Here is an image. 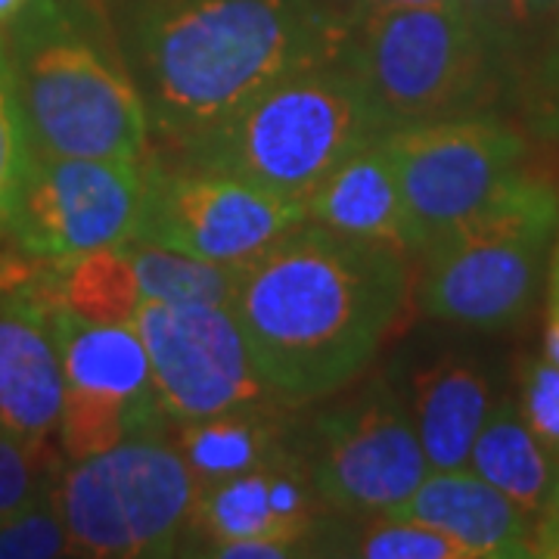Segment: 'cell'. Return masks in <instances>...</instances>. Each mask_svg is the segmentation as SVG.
Wrapping results in <instances>:
<instances>
[{"label": "cell", "mask_w": 559, "mask_h": 559, "mask_svg": "<svg viewBox=\"0 0 559 559\" xmlns=\"http://www.w3.org/2000/svg\"><path fill=\"white\" fill-rule=\"evenodd\" d=\"M47 274L0 289V426L28 439L57 436L66 392L57 336L60 301Z\"/></svg>", "instance_id": "obj_14"}, {"label": "cell", "mask_w": 559, "mask_h": 559, "mask_svg": "<svg viewBox=\"0 0 559 559\" xmlns=\"http://www.w3.org/2000/svg\"><path fill=\"white\" fill-rule=\"evenodd\" d=\"M28 3H35V0H0V25H10Z\"/></svg>", "instance_id": "obj_34"}, {"label": "cell", "mask_w": 559, "mask_h": 559, "mask_svg": "<svg viewBox=\"0 0 559 559\" xmlns=\"http://www.w3.org/2000/svg\"><path fill=\"white\" fill-rule=\"evenodd\" d=\"M305 221V202L212 168L153 156L146 159L134 240L240 267Z\"/></svg>", "instance_id": "obj_9"}, {"label": "cell", "mask_w": 559, "mask_h": 559, "mask_svg": "<svg viewBox=\"0 0 559 559\" xmlns=\"http://www.w3.org/2000/svg\"><path fill=\"white\" fill-rule=\"evenodd\" d=\"M3 44L35 153L146 159L150 119L119 38L60 3H32Z\"/></svg>", "instance_id": "obj_3"}, {"label": "cell", "mask_w": 559, "mask_h": 559, "mask_svg": "<svg viewBox=\"0 0 559 559\" xmlns=\"http://www.w3.org/2000/svg\"><path fill=\"white\" fill-rule=\"evenodd\" d=\"M205 557L215 559H293L308 557V547L301 540L289 538H246L230 544H215L202 550Z\"/></svg>", "instance_id": "obj_30"}, {"label": "cell", "mask_w": 559, "mask_h": 559, "mask_svg": "<svg viewBox=\"0 0 559 559\" xmlns=\"http://www.w3.org/2000/svg\"><path fill=\"white\" fill-rule=\"evenodd\" d=\"M146 159L35 153L25 171L13 246L28 259L69 261L134 240Z\"/></svg>", "instance_id": "obj_13"}, {"label": "cell", "mask_w": 559, "mask_h": 559, "mask_svg": "<svg viewBox=\"0 0 559 559\" xmlns=\"http://www.w3.org/2000/svg\"><path fill=\"white\" fill-rule=\"evenodd\" d=\"M532 557L559 559V481L538 516L532 520Z\"/></svg>", "instance_id": "obj_31"}, {"label": "cell", "mask_w": 559, "mask_h": 559, "mask_svg": "<svg viewBox=\"0 0 559 559\" xmlns=\"http://www.w3.org/2000/svg\"><path fill=\"white\" fill-rule=\"evenodd\" d=\"M283 404H249L212 417L168 423V439L183 463L205 481L227 479L255 469L293 448V426L286 423Z\"/></svg>", "instance_id": "obj_19"}, {"label": "cell", "mask_w": 559, "mask_h": 559, "mask_svg": "<svg viewBox=\"0 0 559 559\" xmlns=\"http://www.w3.org/2000/svg\"><path fill=\"white\" fill-rule=\"evenodd\" d=\"M311 557L360 559H469L457 540L423 522L401 520L392 513L367 516H320L308 538Z\"/></svg>", "instance_id": "obj_21"}, {"label": "cell", "mask_w": 559, "mask_h": 559, "mask_svg": "<svg viewBox=\"0 0 559 559\" xmlns=\"http://www.w3.org/2000/svg\"><path fill=\"white\" fill-rule=\"evenodd\" d=\"M323 513L326 507L320 503L305 460L289 448L255 469L200 485L190 532H197L205 547L246 538H289L308 547L311 528Z\"/></svg>", "instance_id": "obj_15"}, {"label": "cell", "mask_w": 559, "mask_h": 559, "mask_svg": "<svg viewBox=\"0 0 559 559\" xmlns=\"http://www.w3.org/2000/svg\"><path fill=\"white\" fill-rule=\"evenodd\" d=\"M168 423L280 404L259 377L230 305L140 301L134 314Z\"/></svg>", "instance_id": "obj_12"}, {"label": "cell", "mask_w": 559, "mask_h": 559, "mask_svg": "<svg viewBox=\"0 0 559 559\" xmlns=\"http://www.w3.org/2000/svg\"><path fill=\"white\" fill-rule=\"evenodd\" d=\"M53 485L35 503H28L22 513L0 525V559L69 557V538Z\"/></svg>", "instance_id": "obj_26"}, {"label": "cell", "mask_w": 559, "mask_h": 559, "mask_svg": "<svg viewBox=\"0 0 559 559\" xmlns=\"http://www.w3.org/2000/svg\"><path fill=\"white\" fill-rule=\"evenodd\" d=\"M305 212L311 224L333 234L382 242L404 255H417V237L401 200L385 131L367 140L320 180L305 200Z\"/></svg>", "instance_id": "obj_17"}, {"label": "cell", "mask_w": 559, "mask_h": 559, "mask_svg": "<svg viewBox=\"0 0 559 559\" xmlns=\"http://www.w3.org/2000/svg\"><path fill=\"white\" fill-rule=\"evenodd\" d=\"M352 7L360 13L367 10H392V7H460L457 0H352Z\"/></svg>", "instance_id": "obj_33"}, {"label": "cell", "mask_w": 559, "mask_h": 559, "mask_svg": "<svg viewBox=\"0 0 559 559\" xmlns=\"http://www.w3.org/2000/svg\"><path fill=\"white\" fill-rule=\"evenodd\" d=\"M293 448L326 513L340 516L385 513L411 498L429 473L407 404L382 380L320 411Z\"/></svg>", "instance_id": "obj_8"}, {"label": "cell", "mask_w": 559, "mask_h": 559, "mask_svg": "<svg viewBox=\"0 0 559 559\" xmlns=\"http://www.w3.org/2000/svg\"><path fill=\"white\" fill-rule=\"evenodd\" d=\"M385 131L345 60L271 84L168 156L305 202L345 156Z\"/></svg>", "instance_id": "obj_4"}, {"label": "cell", "mask_w": 559, "mask_h": 559, "mask_svg": "<svg viewBox=\"0 0 559 559\" xmlns=\"http://www.w3.org/2000/svg\"><path fill=\"white\" fill-rule=\"evenodd\" d=\"M352 0H128L116 38L153 138H200L271 84L340 62Z\"/></svg>", "instance_id": "obj_2"}, {"label": "cell", "mask_w": 559, "mask_h": 559, "mask_svg": "<svg viewBox=\"0 0 559 559\" xmlns=\"http://www.w3.org/2000/svg\"><path fill=\"white\" fill-rule=\"evenodd\" d=\"M466 20L479 28L488 47L507 66L513 87L520 84L522 72V20L520 0H457Z\"/></svg>", "instance_id": "obj_28"}, {"label": "cell", "mask_w": 559, "mask_h": 559, "mask_svg": "<svg viewBox=\"0 0 559 559\" xmlns=\"http://www.w3.org/2000/svg\"><path fill=\"white\" fill-rule=\"evenodd\" d=\"M404 404L429 469H460L495 407V389L479 360L444 355L414 370Z\"/></svg>", "instance_id": "obj_18"}, {"label": "cell", "mask_w": 559, "mask_h": 559, "mask_svg": "<svg viewBox=\"0 0 559 559\" xmlns=\"http://www.w3.org/2000/svg\"><path fill=\"white\" fill-rule=\"evenodd\" d=\"M411 296L404 252L305 221L240 264L230 311L264 385L293 411L352 389Z\"/></svg>", "instance_id": "obj_1"}, {"label": "cell", "mask_w": 559, "mask_h": 559, "mask_svg": "<svg viewBox=\"0 0 559 559\" xmlns=\"http://www.w3.org/2000/svg\"><path fill=\"white\" fill-rule=\"evenodd\" d=\"M124 252L138 271L140 296L150 301H209V305H230L237 289L240 267L218 264V261L183 255L156 242L131 240Z\"/></svg>", "instance_id": "obj_23"}, {"label": "cell", "mask_w": 559, "mask_h": 559, "mask_svg": "<svg viewBox=\"0 0 559 559\" xmlns=\"http://www.w3.org/2000/svg\"><path fill=\"white\" fill-rule=\"evenodd\" d=\"M466 466L513 503H520L532 520L538 516L559 481V463L525 426L520 404L513 399L495 401L473 441Z\"/></svg>", "instance_id": "obj_20"}, {"label": "cell", "mask_w": 559, "mask_h": 559, "mask_svg": "<svg viewBox=\"0 0 559 559\" xmlns=\"http://www.w3.org/2000/svg\"><path fill=\"white\" fill-rule=\"evenodd\" d=\"M544 358L559 364V240L547 264V308H544Z\"/></svg>", "instance_id": "obj_32"}, {"label": "cell", "mask_w": 559, "mask_h": 559, "mask_svg": "<svg viewBox=\"0 0 559 559\" xmlns=\"http://www.w3.org/2000/svg\"><path fill=\"white\" fill-rule=\"evenodd\" d=\"M28 162H32V140L7 72L3 40H0V246H7L13 237V221L20 209Z\"/></svg>", "instance_id": "obj_25"}, {"label": "cell", "mask_w": 559, "mask_h": 559, "mask_svg": "<svg viewBox=\"0 0 559 559\" xmlns=\"http://www.w3.org/2000/svg\"><path fill=\"white\" fill-rule=\"evenodd\" d=\"M417 252L522 171L528 143L498 112L419 121L385 131Z\"/></svg>", "instance_id": "obj_10"}, {"label": "cell", "mask_w": 559, "mask_h": 559, "mask_svg": "<svg viewBox=\"0 0 559 559\" xmlns=\"http://www.w3.org/2000/svg\"><path fill=\"white\" fill-rule=\"evenodd\" d=\"M60 466L50 439H28L0 426V525L35 503L57 481Z\"/></svg>", "instance_id": "obj_24"}, {"label": "cell", "mask_w": 559, "mask_h": 559, "mask_svg": "<svg viewBox=\"0 0 559 559\" xmlns=\"http://www.w3.org/2000/svg\"><path fill=\"white\" fill-rule=\"evenodd\" d=\"M60 301V299H57ZM62 358V460H84L134 436L168 432L150 358L131 323H87L57 308Z\"/></svg>", "instance_id": "obj_11"}, {"label": "cell", "mask_w": 559, "mask_h": 559, "mask_svg": "<svg viewBox=\"0 0 559 559\" xmlns=\"http://www.w3.org/2000/svg\"><path fill=\"white\" fill-rule=\"evenodd\" d=\"M544 103H550L554 109H559V62H557V72H554V79H550V84L544 87Z\"/></svg>", "instance_id": "obj_35"}, {"label": "cell", "mask_w": 559, "mask_h": 559, "mask_svg": "<svg viewBox=\"0 0 559 559\" xmlns=\"http://www.w3.org/2000/svg\"><path fill=\"white\" fill-rule=\"evenodd\" d=\"M47 286L69 314L87 323H131L143 301L138 271L124 246L50 264Z\"/></svg>", "instance_id": "obj_22"}, {"label": "cell", "mask_w": 559, "mask_h": 559, "mask_svg": "<svg viewBox=\"0 0 559 559\" xmlns=\"http://www.w3.org/2000/svg\"><path fill=\"white\" fill-rule=\"evenodd\" d=\"M342 60L364 84L385 131L495 112L500 94L513 87L507 66L460 7L367 10Z\"/></svg>", "instance_id": "obj_6"}, {"label": "cell", "mask_w": 559, "mask_h": 559, "mask_svg": "<svg viewBox=\"0 0 559 559\" xmlns=\"http://www.w3.org/2000/svg\"><path fill=\"white\" fill-rule=\"evenodd\" d=\"M385 513L439 528L469 559L532 557V516L469 466L429 469L417 491Z\"/></svg>", "instance_id": "obj_16"}, {"label": "cell", "mask_w": 559, "mask_h": 559, "mask_svg": "<svg viewBox=\"0 0 559 559\" xmlns=\"http://www.w3.org/2000/svg\"><path fill=\"white\" fill-rule=\"evenodd\" d=\"M557 230V187L528 171L513 175L469 218L419 249V314L481 333L516 326L538 299Z\"/></svg>", "instance_id": "obj_5"}, {"label": "cell", "mask_w": 559, "mask_h": 559, "mask_svg": "<svg viewBox=\"0 0 559 559\" xmlns=\"http://www.w3.org/2000/svg\"><path fill=\"white\" fill-rule=\"evenodd\" d=\"M516 404L525 426L559 463V364L550 358L525 360Z\"/></svg>", "instance_id": "obj_27"}, {"label": "cell", "mask_w": 559, "mask_h": 559, "mask_svg": "<svg viewBox=\"0 0 559 559\" xmlns=\"http://www.w3.org/2000/svg\"><path fill=\"white\" fill-rule=\"evenodd\" d=\"M53 491L69 557L159 559L187 538L200 481L168 432H153L66 460Z\"/></svg>", "instance_id": "obj_7"}, {"label": "cell", "mask_w": 559, "mask_h": 559, "mask_svg": "<svg viewBox=\"0 0 559 559\" xmlns=\"http://www.w3.org/2000/svg\"><path fill=\"white\" fill-rule=\"evenodd\" d=\"M520 20H522V62H525V44H532L535 38H557V53L550 66L540 72V79L532 84L538 91V97L544 94V87L550 84L559 62V0H520ZM522 79V72H520Z\"/></svg>", "instance_id": "obj_29"}]
</instances>
